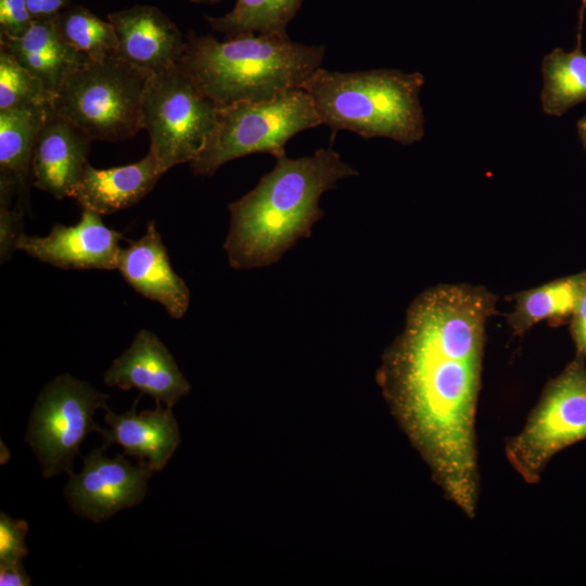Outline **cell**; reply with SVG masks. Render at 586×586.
Segmentation results:
<instances>
[{"instance_id":"6da1fadb","label":"cell","mask_w":586,"mask_h":586,"mask_svg":"<svg viewBox=\"0 0 586 586\" xmlns=\"http://www.w3.org/2000/svg\"><path fill=\"white\" fill-rule=\"evenodd\" d=\"M497 296L483 286L440 284L420 293L387 353L381 383L443 495L476 517V412L486 323Z\"/></svg>"},{"instance_id":"7a4b0ae2","label":"cell","mask_w":586,"mask_h":586,"mask_svg":"<svg viewBox=\"0 0 586 586\" xmlns=\"http://www.w3.org/2000/svg\"><path fill=\"white\" fill-rule=\"evenodd\" d=\"M357 175L332 146L298 158L277 157L250 192L228 205L224 250L229 265L245 270L277 263L300 239L308 238L323 216L321 195Z\"/></svg>"},{"instance_id":"3957f363","label":"cell","mask_w":586,"mask_h":586,"mask_svg":"<svg viewBox=\"0 0 586 586\" xmlns=\"http://www.w3.org/2000/svg\"><path fill=\"white\" fill-rule=\"evenodd\" d=\"M324 46L284 36L242 34L224 41L190 33L179 65L218 107L302 88L321 67Z\"/></svg>"},{"instance_id":"277c9868","label":"cell","mask_w":586,"mask_h":586,"mask_svg":"<svg viewBox=\"0 0 586 586\" xmlns=\"http://www.w3.org/2000/svg\"><path fill=\"white\" fill-rule=\"evenodd\" d=\"M421 73L398 69L332 72L318 68L302 86L322 125L333 133L348 130L361 138L385 137L412 144L424 136Z\"/></svg>"},{"instance_id":"5b68a950","label":"cell","mask_w":586,"mask_h":586,"mask_svg":"<svg viewBox=\"0 0 586 586\" xmlns=\"http://www.w3.org/2000/svg\"><path fill=\"white\" fill-rule=\"evenodd\" d=\"M152 75L112 53L86 61L62 84L52 110L92 141H122L144 129L143 105Z\"/></svg>"},{"instance_id":"8992f818","label":"cell","mask_w":586,"mask_h":586,"mask_svg":"<svg viewBox=\"0 0 586 586\" xmlns=\"http://www.w3.org/2000/svg\"><path fill=\"white\" fill-rule=\"evenodd\" d=\"M310 95L292 88L277 95L217 109L215 128L201 154L190 163L196 176H212L235 158L269 153L285 154L288 141L298 132L321 126Z\"/></svg>"},{"instance_id":"52a82bcc","label":"cell","mask_w":586,"mask_h":586,"mask_svg":"<svg viewBox=\"0 0 586 586\" xmlns=\"http://www.w3.org/2000/svg\"><path fill=\"white\" fill-rule=\"evenodd\" d=\"M586 440V366L582 355L545 385L522 429L505 442V456L527 484H537L561 450Z\"/></svg>"},{"instance_id":"ba28073f","label":"cell","mask_w":586,"mask_h":586,"mask_svg":"<svg viewBox=\"0 0 586 586\" xmlns=\"http://www.w3.org/2000/svg\"><path fill=\"white\" fill-rule=\"evenodd\" d=\"M217 109L179 63L150 77L144 129L150 137L149 152L164 173L190 164L201 154L215 128Z\"/></svg>"},{"instance_id":"9c48e42d","label":"cell","mask_w":586,"mask_h":586,"mask_svg":"<svg viewBox=\"0 0 586 586\" xmlns=\"http://www.w3.org/2000/svg\"><path fill=\"white\" fill-rule=\"evenodd\" d=\"M110 396L62 373L39 393L31 410L25 442L31 447L44 477L73 474V462L90 432L103 431L94 421L97 409L107 408Z\"/></svg>"},{"instance_id":"30bf717a","label":"cell","mask_w":586,"mask_h":586,"mask_svg":"<svg viewBox=\"0 0 586 586\" xmlns=\"http://www.w3.org/2000/svg\"><path fill=\"white\" fill-rule=\"evenodd\" d=\"M103 450L95 448L82 456V470L71 474L64 488L72 510L97 523L140 504L154 472L145 460L132 466L126 455L109 458Z\"/></svg>"},{"instance_id":"8fae6325","label":"cell","mask_w":586,"mask_h":586,"mask_svg":"<svg viewBox=\"0 0 586 586\" xmlns=\"http://www.w3.org/2000/svg\"><path fill=\"white\" fill-rule=\"evenodd\" d=\"M101 216L82 208L75 225L55 224L44 237L23 232L16 250L61 269H117L119 243L125 237L109 228Z\"/></svg>"},{"instance_id":"7c38bea8","label":"cell","mask_w":586,"mask_h":586,"mask_svg":"<svg viewBox=\"0 0 586 586\" xmlns=\"http://www.w3.org/2000/svg\"><path fill=\"white\" fill-rule=\"evenodd\" d=\"M103 380L107 386L123 391L136 388L140 395L148 394L155 404L168 408L190 391L171 353L148 329L137 332L130 346L105 371Z\"/></svg>"},{"instance_id":"4fadbf2b","label":"cell","mask_w":586,"mask_h":586,"mask_svg":"<svg viewBox=\"0 0 586 586\" xmlns=\"http://www.w3.org/2000/svg\"><path fill=\"white\" fill-rule=\"evenodd\" d=\"M106 17L116 33V53L126 62L150 75L179 63L186 38L156 7L139 4L111 12Z\"/></svg>"},{"instance_id":"5bb4252c","label":"cell","mask_w":586,"mask_h":586,"mask_svg":"<svg viewBox=\"0 0 586 586\" xmlns=\"http://www.w3.org/2000/svg\"><path fill=\"white\" fill-rule=\"evenodd\" d=\"M117 270L137 293L161 304L174 319L187 313L190 290L173 269L154 220L146 224L138 240L120 249Z\"/></svg>"},{"instance_id":"9a60e30c","label":"cell","mask_w":586,"mask_h":586,"mask_svg":"<svg viewBox=\"0 0 586 586\" xmlns=\"http://www.w3.org/2000/svg\"><path fill=\"white\" fill-rule=\"evenodd\" d=\"M91 141L51 106L34 148L33 184L58 200L71 198L88 163Z\"/></svg>"},{"instance_id":"2e32d148","label":"cell","mask_w":586,"mask_h":586,"mask_svg":"<svg viewBox=\"0 0 586 586\" xmlns=\"http://www.w3.org/2000/svg\"><path fill=\"white\" fill-rule=\"evenodd\" d=\"M140 396L125 413L116 415L109 407L104 409L110 430L103 429L100 433L101 448L117 444L124 448V455L145 460L153 471H162L180 443L178 423L171 408H164L162 404L137 415Z\"/></svg>"},{"instance_id":"e0dca14e","label":"cell","mask_w":586,"mask_h":586,"mask_svg":"<svg viewBox=\"0 0 586 586\" xmlns=\"http://www.w3.org/2000/svg\"><path fill=\"white\" fill-rule=\"evenodd\" d=\"M165 174L152 153L117 167L95 168L86 164L71 198L82 208L110 215L142 200Z\"/></svg>"},{"instance_id":"ac0fdd59","label":"cell","mask_w":586,"mask_h":586,"mask_svg":"<svg viewBox=\"0 0 586 586\" xmlns=\"http://www.w3.org/2000/svg\"><path fill=\"white\" fill-rule=\"evenodd\" d=\"M51 103L28 104L0 111V200L12 201L24 192L31 177V158Z\"/></svg>"},{"instance_id":"d6986e66","label":"cell","mask_w":586,"mask_h":586,"mask_svg":"<svg viewBox=\"0 0 586 586\" xmlns=\"http://www.w3.org/2000/svg\"><path fill=\"white\" fill-rule=\"evenodd\" d=\"M0 46L39 78L52 97L87 59L63 40L56 17L34 20L21 37L0 38Z\"/></svg>"},{"instance_id":"ffe728a7","label":"cell","mask_w":586,"mask_h":586,"mask_svg":"<svg viewBox=\"0 0 586 586\" xmlns=\"http://www.w3.org/2000/svg\"><path fill=\"white\" fill-rule=\"evenodd\" d=\"M585 280L586 270L517 293L507 319L513 335L522 336L542 321L559 326L570 320Z\"/></svg>"},{"instance_id":"44dd1931","label":"cell","mask_w":586,"mask_h":586,"mask_svg":"<svg viewBox=\"0 0 586 586\" xmlns=\"http://www.w3.org/2000/svg\"><path fill=\"white\" fill-rule=\"evenodd\" d=\"M542 73L540 101L545 114L560 117L586 101V53L579 46L570 52L553 49L545 55Z\"/></svg>"},{"instance_id":"7402d4cb","label":"cell","mask_w":586,"mask_h":586,"mask_svg":"<svg viewBox=\"0 0 586 586\" xmlns=\"http://www.w3.org/2000/svg\"><path fill=\"white\" fill-rule=\"evenodd\" d=\"M304 0H235L219 17L206 16L212 29L227 38L242 34L284 36L286 26Z\"/></svg>"},{"instance_id":"603a6c76","label":"cell","mask_w":586,"mask_h":586,"mask_svg":"<svg viewBox=\"0 0 586 586\" xmlns=\"http://www.w3.org/2000/svg\"><path fill=\"white\" fill-rule=\"evenodd\" d=\"M56 24L63 40L87 59L101 60L117 50L113 24L81 5L66 8Z\"/></svg>"},{"instance_id":"cb8c5ba5","label":"cell","mask_w":586,"mask_h":586,"mask_svg":"<svg viewBox=\"0 0 586 586\" xmlns=\"http://www.w3.org/2000/svg\"><path fill=\"white\" fill-rule=\"evenodd\" d=\"M53 97L39 78L0 46V111L28 104L51 103Z\"/></svg>"},{"instance_id":"d4e9b609","label":"cell","mask_w":586,"mask_h":586,"mask_svg":"<svg viewBox=\"0 0 586 586\" xmlns=\"http://www.w3.org/2000/svg\"><path fill=\"white\" fill-rule=\"evenodd\" d=\"M28 524L25 520H16L7 513H0V561H22L28 553L25 536Z\"/></svg>"},{"instance_id":"484cf974","label":"cell","mask_w":586,"mask_h":586,"mask_svg":"<svg viewBox=\"0 0 586 586\" xmlns=\"http://www.w3.org/2000/svg\"><path fill=\"white\" fill-rule=\"evenodd\" d=\"M26 0H0V38H18L31 25Z\"/></svg>"},{"instance_id":"4316f807","label":"cell","mask_w":586,"mask_h":586,"mask_svg":"<svg viewBox=\"0 0 586 586\" xmlns=\"http://www.w3.org/2000/svg\"><path fill=\"white\" fill-rule=\"evenodd\" d=\"M23 207L16 205L11 207L10 203L0 205V254L1 262L10 258L12 252L16 250V242L22 231Z\"/></svg>"},{"instance_id":"83f0119b","label":"cell","mask_w":586,"mask_h":586,"mask_svg":"<svg viewBox=\"0 0 586 586\" xmlns=\"http://www.w3.org/2000/svg\"><path fill=\"white\" fill-rule=\"evenodd\" d=\"M570 332L576 347V354H579L586 346V280L570 319Z\"/></svg>"},{"instance_id":"f1b7e54d","label":"cell","mask_w":586,"mask_h":586,"mask_svg":"<svg viewBox=\"0 0 586 586\" xmlns=\"http://www.w3.org/2000/svg\"><path fill=\"white\" fill-rule=\"evenodd\" d=\"M34 20L55 18L69 7L68 0H26Z\"/></svg>"},{"instance_id":"f546056e","label":"cell","mask_w":586,"mask_h":586,"mask_svg":"<svg viewBox=\"0 0 586 586\" xmlns=\"http://www.w3.org/2000/svg\"><path fill=\"white\" fill-rule=\"evenodd\" d=\"M30 584L31 579L27 575L22 561H0L1 586H28Z\"/></svg>"},{"instance_id":"4dcf8cb0","label":"cell","mask_w":586,"mask_h":586,"mask_svg":"<svg viewBox=\"0 0 586 586\" xmlns=\"http://www.w3.org/2000/svg\"><path fill=\"white\" fill-rule=\"evenodd\" d=\"M576 128L581 142L586 151V116L577 120Z\"/></svg>"},{"instance_id":"1f68e13d","label":"cell","mask_w":586,"mask_h":586,"mask_svg":"<svg viewBox=\"0 0 586 586\" xmlns=\"http://www.w3.org/2000/svg\"><path fill=\"white\" fill-rule=\"evenodd\" d=\"M191 2H194V3H207V4H211V3H215L219 0H189Z\"/></svg>"},{"instance_id":"d6a6232c","label":"cell","mask_w":586,"mask_h":586,"mask_svg":"<svg viewBox=\"0 0 586 586\" xmlns=\"http://www.w3.org/2000/svg\"><path fill=\"white\" fill-rule=\"evenodd\" d=\"M577 355H582L584 358H586V346L583 348V351L577 354Z\"/></svg>"},{"instance_id":"836d02e7","label":"cell","mask_w":586,"mask_h":586,"mask_svg":"<svg viewBox=\"0 0 586 586\" xmlns=\"http://www.w3.org/2000/svg\"><path fill=\"white\" fill-rule=\"evenodd\" d=\"M583 7L586 5V0H582Z\"/></svg>"}]
</instances>
